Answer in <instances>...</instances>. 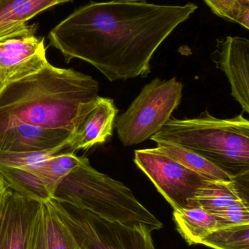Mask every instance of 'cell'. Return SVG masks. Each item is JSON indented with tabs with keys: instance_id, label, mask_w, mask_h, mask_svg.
I'll return each instance as SVG.
<instances>
[{
	"instance_id": "obj_24",
	"label": "cell",
	"mask_w": 249,
	"mask_h": 249,
	"mask_svg": "<svg viewBox=\"0 0 249 249\" xmlns=\"http://www.w3.org/2000/svg\"><path fill=\"white\" fill-rule=\"evenodd\" d=\"M28 249H47L42 204L35 220Z\"/></svg>"
},
{
	"instance_id": "obj_8",
	"label": "cell",
	"mask_w": 249,
	"mask_h": 249,
	"mask_svg": "<svg viewBox=\"0 0 249 249\" xmlns=\"http://www.w3.org/2000/svg\"><path fill=\"white\" fill-rule=\"evenodd\" d=\"M37 26L23 25L0 36V75L3 84L38 72L48 64L44 38Z\"/></svg>"
},
{
	"instance_id": "obj_2",
	"label": "cell",
	"mask_w": 249,
	"mask_h": 249,
	"mask_svg": "<svg viewBox=\"0 0 249 249\" xmlns=\"http://www.w3.org/2000/svg\"><path fill=\"white\" fill-rule=\"evenodd\" d=\"M91 76L48 63L42 70L4 85L0 90V132L25 124L73 133L84 104L98 96Z\"/></svg>"
},
{
	"instance_id": "obj_19",
	"label": "cell",
	"mask_w": 249,
	"mask_h": 249,
	"mask_svg": "<svg viewBox=\"0 0 249 249\" xmlns=\"http://www.w3.org/2000/svg\"><path fill=\"white\" fill-rule=\"evenodd\" d=\"M200 245L213 249H249V225H222L206 235Z\"/></svg>"
},
{
	"instance_id": "obj_10",
	"label": "cell",
	"mask_w": 249,
	"mask_h": 249,
	"mask_svg": "<svg viewBox=\"0 0 249 249\" xmlns=\"http://www.w3.org/2000/svg\"><path fill=\"white\" fill-rule=\"evenodd\" d=\"M42 204L8 189L0 213V249H28Z\"/></svg>"
},
{
	"instance_id": "obj_13",
	"label": "cell",
	"mask_w": 249,
	"mask_h": 249,
	"mask_svg": "<svg viewBox=\"0 0 249 249\" xmlns=\"http://www.w3.org/2000/svg\"><path fill=\"white\" fill-rule=\"evenodd\" d=\"M249 198V172L233 177L232 181L211 180L197 191L195 205L209 213L222 210L240 199Z\"/></svg>"
},
{
	"instance_id": "obj_5",
	"label": "cell",
	"mask_w": 249,
	"mask_h": 249,
	"mask_svg": "<svg viewBox=\"0 0 249 249\" xmlns=\"http://www.w3.org/2000/svg\"><path fill=\"white\" fill-rule=\"evenodd\" d=\"M183 88L175 77L155 78L146 84L127 110L115 119L121 143L139 144L159 132L181 103Z\"/></svg>"
},
{
	"instance_id": "obj_17",
	"label": "cell",
	"mask_w": 249,
	"mask_h": 249,
	"mask_svg": "<svg viewBox=\"0 0 249 249\" xmlns=\"http://www.w3.org/2000/svg\"><path fill=\"white\" fill-rule=\"evenodd\" d=\"M0 175L10 190L21 196L41 203H45L52 198L44 183L31 170L1 166Z\"/></svg>"
},
{
	"instance_id": "obj_23",
	"label": "cell",
	"mask_w": 249,
	"mask_h": 249,
	"mask_svg": "<svg viewBox=\"0 0 249 249\" xmlns=\"http://www.w3.org/2000/svg\"><path fill=\"white\" fill-rule=\"evenodd\" d=\"M210 213L221 225H249V201L240 199L222 210Z\"/></svg>"
},
{
	"instance_id": "obj_27",
	"label": "cell",
	"mask_w": 249,
	"mask_h": 249,
	"mask_svg": "<svg viewBox=\"0 0 249 249\" xmlns=\"http://www.w3.org/2000/svg\"><path fill=\"white\" fill-rule=\"evenodd\" d=\"M4 84H3L2 80H1V75H0V90H1V88L3 87Z\"/></svg>"
},
{
	"instance_id": "obj_18",
	"label": "cell",
	"mask_w": 249,
	"mask_h": 249,
	"mask_svg": "<svg viewBox=\"0 0 249 249\" xmlns=\"http://www.w3.org/2000/svg\"><path fill=\"white\" fill-rule=\"evenodd\" d=\"M83 160L84 157L76 156L75 153L57 154L29 170L40 178L52 196L57 184Z\"/></svg>"
},
{
	"instance_id": "obj_16",
	"label": "cell",
	"mask_w": 249,
	"mask_h": 249,
	"mask_svg": "<svg viewBox=\"0 0 249 249\" xmlns=\"http://www.w3.org/2000/svg\"><path fill=\"white\" fill-rule=\"evenodd\" d=\"M156 149L179 162L186 168L211 180L232 181L233 177L203 157L184 146L171 142H156Z\"/></svg>"
},
{
	"instance_id": "obj_22",
	"label": "cell",
	"mask_w": 249,
	"mask_h": 249,
	"mask_svg": "<svg viewBox=\"0 0 249 249\" xmlns=\"http://www.w3.org/2000/svg\"><path fill=\"white\" fill-rule=\"evenodd\" d=\"M213 13L249 29V0H204Z\"/></svg>"
},
{
	"instance_id": "obj_11",
	"label": "cell",
	"mask_w": 249,
	"mask_h": 249,
	"mask_svg": "<svg viewBox=\"0 0 249 249\" xmlns=\"http://www.w3.org/2000/svg\"><path fill=\"white\" fill-rule=\"evenodd\" d=\"M213 62L226 74L231 95L244 112L249 113V40L241 36H226L218 41Z\"/></svg>"
},
{
	"instance_id": "obj_9",
	"label": "cell",
	"mask_w": 249,
	"mask_h": 249,
	"mask_svg": "<svg viewBox=\"0 0 249 249\" xmlns=\"http://www.w3.org/2000/svg\"><path fill=\"white\" fill-rule=\"evenodd\" d=\"M118 109L110 98L96 96L84 104L76 118L75 128L65 144L67 153L86 150L112 136Z\"/></svg>"
},
{
	"instance_id": "obj_25",
	"label": "cell",
	"mask_w": 249,
	"mask_h": 249,
	"mask_svg": "<svg viewBox=\"0 0 249 249\" xmlns=\"http://www.w3.org/2000/svg\"><path fill=\"white\" fill-rule=\"evenodd\" d=\"M8 189L9 187L4 181V178L0 175V213H1L3 203H4V198H5V196Z\"/></svg>"
},
{
	"instance_id": "obj_15",
	"label": "cell",
	"mask_w": 249,
	"mask_h": 249,
	"mask_svg": "<svg viewBox=\"0 0 249 249\" xmlns=\"http://www.w3.org/2000/svg\"><path fill=\"white\" fill-rule=\"evenodd\" d=\"M73 0H0V36L26 24L34 17Z\"/></svg>"
},
{
	"instance_id": "obj_21",
	"label": "cell",
	"mask_w": 249,
	"mask_h": 249,
	"mask_svg": "<svg viewBox=\"0 0 249 249\" xmlns=\"http://www.w3.org/2000/svg\"><path fill=\"white\" fill-rule=\"evenodd\" d=\"M67 142L51 150L38 152H14L0 150V167L31 169L57 154L67 153L65 150Z\"/></svg>"
},
{
	"instance_id": "obj_4",
	"label": "cell",
	"mask_w": 249,
	"mask_h": 249,
	"mask_svg": "<svg viewBox=\"0 0 249 249\" xmlns=\"http://www.w3.org/2000/svg\"><path fill=\"white\" fill-rule=\"evenodd\" d=\"M52 198L113 222L144 225L152 232L163 228L129 187L96 171L86 158L57 184Z\"/></svg>"
},
{
	"instance_id": "obj_1",
	"label": "cell",
	"mask_w": 249,
	"mask_h": 249,
	"mask_svg": "<svg viewBox=\"0 0 249 249\" xmlns=\"http://www.w3.org/2000/svg\"><path fill=\"white\" fill-rule=\"evenodd\" d=\"M197 8L191 2H90L58 23L48 39L66 63L83 60L110 81L147 77L158 48Z\"/></svg>"
},
{
	"instance_id": "obj_26",
	"label": "cell",
	"mask_w": 249,
	"mask_h": 249,
	"mask_svg": "<svg viewBox=\"0 0 249 249\" xmlns=\"http://www.w3.org/2000/svg\"><path fill=\"white\" fill-rule=\"evenodd\" d=\"M121 1H134V2H137V1H145L146 0H121Z\"/></svg>"
},
{
	"instance_id": "obj_20",
	"label": "cell",
	"mask_w": 249,
	"mask_h": 249,
	"mask_svg": "<svg viewBox=\"0 0 249 249\" xmlns=\"http://www.w3.org/2000/svg\"><path fill=\"white\" fill-rule=\"evenodd\" d=\"M47 249H79L49 200L42 203Z\"/></svg>"
},
{
	"instance_id": "obj_3",
	"label": "cell",
	"mask_w": 249,
	"mask_h": 249,
	"mask_svg": "<svg viewBox=\"0 0 249 249\" xmlns=\"http://www.w3.org/2000/svg\"><path fill=\"white\" fill-rule=\"evenodd\" d=\"M150 139L190 149L232 177L249 172V121L242 115L221 119L205 112L170 119Z\"/></svg>"
},
{
	"instance_id": "obj_7",
	"label": "cell",
	"mask_w": 249,
	"mask_h": 249,
	"mask_svg": "<svg viewBox=\"0 0 249 249\" xmlns=\"http://www.w3.org/2000/svg\"><path fill=\"white\" fill-rule=\"evenodd\" d=\"M134 162L173 210L197 206V191L211 181L155 147L134 151Z\"/></svg>"
},
{
	"instance_id": "obj_6",
	"label": "cell",
	"mask_w": 249,
	"mask_h": 249,
	"mask_svg": "<svg viewBox=\"0 0 249 249\" xmlns=\"http://www.w3.org/2000/svg\"><path fill=\"white\" fill-rule=\"evenodd\" d=\"M49 202L79 249H156L144 225L130 226L53 198Z\"/></svg>"
},
{
	"instance_id": "obj_14",
	"label": "cell",
	"mask_w": 249,
	"mask_h": 249,
	"mask_svg": "<svg viewBox=\"0 0 249 249\" xmlns=\"http://www.w3.org/2000/svg\"><path fill=\"white\" fill-rule=\"evenodd\" d=\"M178 232L190 245H200L202 240L219 227L220 222L201 206L173 210Z\"/></svg>"
},
{
	"instance_id": "obj_12",
	"label": "cell",
	"mask_w": 249,
	"mask_h": 249,
	"mask_svg": "<svg viewBox=\"0 0 249 249\" xmlns=\"http://www.w3.org/2000/svg\"><path fill=\"white\" fill-rule=\"evenodd\" d=\"M72 132L19 124L0 132V150L14 152H38L51 150L64 144Z\"/></svg>"
}]
</instances>
